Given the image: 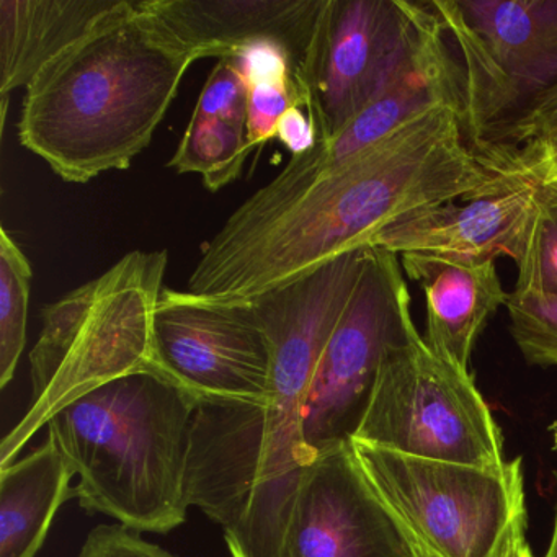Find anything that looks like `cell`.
I'll return each mask as SVG.
<instances>
[{"mask_svg": "<svg viewBox=\"0 0 557 557\" xmlns=\"http://www.w3.org/2000/svg\"><path fill=\"white\" fill-rule=\"evenodd\" d=\"M461 113L433 109L324 171L289 159L201 246L187 283L197 298L239 305L370 247L407 218L487 194Z\"/></svg>", "mask_w": 557, "mask_h": 557, "instance_id": "6da1fadb", "label": "cell"}, {"mask_svg": "<svg viewBox=\"0 0 557 557\" xmlns=\"http://www.w3.org/2000/svg\"><path fill=\"white\" fill-rule=\"evenodd\" d=\"M364 263V250H354L239 302L269 338V393L260 404L198 400L187 466L188 505L223 527L233 557H283L293 505L315 459L302 429L306 397Z\"/></svg>", "mask_w": 557, "mask_h": 557, "instance_id": "7a4b0ae2", "label": "cell"}, {"mask_svg": "<svg viewBox=\"0 0 557 557\" xmlns=\"http://www.w3.org/2000/svg\"><path fill=\"white\" fill-rule=\"evenodd\" d=\"M194 63L128 0L25 89L18 141L70 184L126 171L151 145Z\"/></svg>", "mask_w": 557, "mask_h": 557, "instance_id": "3957f363", "label": "cell"}, {"mask_svg": "<svg viewBox=\"0 0 557 557\" xmlns=\"http://www.w3.org/2000/svg\"><path fill=\"white\" fill-rule=\"evenodd\" d=\"M198 399L158 370L116 377L47 423L79 478L73 497L138 533L187 521V466Z\"/></svg>", "mask_w": 557, "mask_h": 557, "instance_id": "277c9868", "label": "cell"}, {"mask_svg": "<svg viewBox=\"0 0 557 557\" xmlns=\"http://www.w3.org/2000/svg\"><path fill=\"white\" fill-rule=\"evenodd\" d=\"M168 263V250H133L45 306L30 354L32 404L0 445V466L14 462L67 404L116 377L156 370L154 318Z\"/></svg>", "mask_w": 557, "mask_h": 557, "instance_id": "5b68a950", "label": "cell"}, {"mask_svg": "<svg viewBox=\"0 0 557 557\" xmlns=\"http://www.w3.org/2000/svg\"><path fill=\"white\" fill-rule=\"evenodd\" d=\"M351 445L377 494L432 556L521 557L530 547L521 458L479 468Z\"/></svg>", "mask_w": 557, "mask_h": 557, "instance_id": "8992f818", "label": "cell"}, {"mask_svg": "<svg viewBox=\"0 0 557 557\" xmlns=\"http://www.w3.org/2000/svg\"><path fill=\"white\" fill-rule=\"evenodd\" d=\"M465 77L472 152L557 89V0H430Z\"/></svg>", "mask_w": 557, "mask_h": 557, "instance_id": "52a82bcc", "label": "cell"}, {"mask_svg": "<svg viewBox=\"0 0 557 557\" xmlns=\"http://www.w3.org/2000/svg\"><path fill=\"white\" fill-rule=\"evenodd\" d=\"M355 442L397 455L498 468L504 438L471 374L417 334L387 355Z\"/></svg>", "mask_w": 557, "mask_h": 557, "instance_id": "ba28073f", "label": "cell"}, {"mask_svg": "<svg viewBox=\"0 0 557 557\" xmlns=\"http://www.w3.org/2000/svg\"><path fill=\"white\" fill-rule=\"evenodd\" d=\"M419 334L397 253L370 247L357 289L315 368L305 406V440L315 456L350 442L391 351Z\"/></svg>", "mask_w": 557, "mask_h": 557, "instance_id": "9c48e42d", "label": "cell"}, {"mask_svg": "<svg viewBox=\"0 0 557 557\" xmlns=\"http://www.w3.org/2000/svg\"><path fill=\"white\" fill-rule=\"evenodd\" d=\"M426 11L410 0H325L296 74L318 141L376 99L416 47Z\"/></svg>", "mask_w": 557, "mask_h": 557, "instance_id": "30bf717a", "label": "cell"}, {"mask_svg": "<svg viewBox=\"0 0 557 557\" xmlns=\"http://www.w3.org/2000/svg\"><path fill=\"white\" fill-rule=\"evenodd\" d=\"M156 370L198 400L260 404L269 393V338L244 305L164 288L154 318Z\"/></svg>", "mask_w": 557, "mask_h": 557, "instance_id": "8fae6325", "label": "cell"}, {"mask_svg": "<svg viewBox=\"0 0 557 557\" xmlns=\"http://www.w3.org/2000/svg\"><path fill=\"white\" fill-rule=\"evenodd\" d=\"M283 557H435L384 502L354 445L315 456L302 475Z\"/></svg>", "mask_w": 557, "mask_h": 557, "instance_id": "7c38bea8", "label": "cell"}, {"mask_svg": "<svg viewBox=\"0 0 557 557\" xmlns=\"http://www.w3.org/2000/svg\"><path fill=\"white\" fill-rule=\"evenodd\" d=\"M325 0H136L139 14L191 60L282 48L298 74Z\"/></svg>", "mask_w": 557, "mask_h": 557, "instance_id": "4fadbf2b", "label": "cell"}, {"mask_svg": "<svg viewBox=\"0 0 557 557\" xmlns=\"http://www.w3.org/2000/svg\"><path fill=\"white\" fill-rule=\"evenodd\" d=\"M429 4L416 47L376 99L337 136L318 141L292 161L306 171H324L381 141L433 109H465V77L448 35Z\"/></svg>", "mask_w": 557, "mask_h": 557, "instance_id": "5bb4252c", "label": "cell"}, {"mask_svg": "<svg viewBox=\"0 0 557 557\" xmlns=\"http://www.w3.org/2000/svg\"><path fill=\"white\" fill-rule=\"evenodd\" d=\"M533 198V182L498 175L494 190L407 218L381 233L370 247L397 256L420 252L471 260L505 256L515 262Z\"/></svg>", "mask_w": 557, "mask_h": 557, "instance_id": "9a60e30c", "label": "cell"}, {"mask_svg": "<svg viewBox=\"0 0 557 557\" xmlns=\"http://www.w3.org/2000/svg\"><path fill=\"white\" fill-rule=\"evenodd\" d=\"M404 273L425 296L426 334L433 354L469 373V360L488 319L507 305L495 260L456 259L435 253L400 256Z\"/></svg>", "mask_w": 557, "mask_h": 557, "instance_id": "2e32d148", "label": "cell"}, {"mask_svg": "<svg viewBox=\"0 0 557 557\" xmlns=\"http://www.w3.org/2000/svg\"><path fill=\"white\" fill-rule=\"evenodd\" d=\"M128 0H0V94L27 89Z\"/></svg>", "mask_w": 557, "mask_h": 557, "instance_id": "e0dca14e", "label": "cell"}, {"mask_svg": "<svg viewBox=\"0 0 557 557\" xmlns=\"http://www.w3.org/2000/svg\"><path fill=\"white\" fill-rule=\"evenodd\" d=\"M76 472L47 438L40 448L0 466V557H37Z\"/></svg>", "mask_w": 557, "mask_h": 557, "instance_id": "ac0fdd59", "label": "cell"}, {"mask_svg": "<svg viewBox=\"0 0 557 557\" xmlns=\"http://www.w3.org/2000/svg\"><path fill=\"white\" fill-rule=\"evenodd\" d=\"M239 63L249 86L247 99V143L260 148L276 138L280 120L293 107H305L301 87L296 81L292 58L276 47H257Z\"/></svg>", "mask_w": 557, "mask_h": 557, "instance_id": "d6986e66", "label": "cell"}, {"mask_svg": "<svg viewBox=\"0 0 557 557\" xmlns=\"http://www.w3.org/2000/svg\"><path fill=\"white\" fill-rule=\"evenodd\" d=\"M250 151L246 123L191 115L169 168L198 174L208 190L218 191L239 178Z\"/></svg>", "mask_w": 557, "mask_h": 557, "instance_id": "ffe728a7", "label": "cell"}, {"mask_svg": "<svg viewBox=\"0 0 557 557\" xmlns=\"http://www.w3.org/2000/svg\"><path fill=\"white\" fill-rule=\"evenodd\" d=\"M30 262L8 227L0 230V387L4 389L17 371L27 344L30 306Z\"/></svg>", "mask_w": 557, "mask_h": 557, "instance_id": "44dd1931", "label": "cell"}, {"mask_svg": "<svg viewBox=\"0 0 557 557\" xmlns=\"http://www.w3.org/2000/svg\"><path fill=\"white\" fill-rule=\"evenodd\" d=\"M513 292L557 295V184H534Z\"/></svg>", "mask_w": 557, "mask_h": 557, "instance_id": "7402d4cb", "label": "cell"}, {"mask_svg": "<svg viewBox=\"0 0 557 557\" xmlns=\"http://www.w3.org/2000/svg\"><path fill=\"white\" fill-rule=\"evenodd\" d=\"M510 332L524 360L557 367V295L508 293Z\"/></svg>", "mask_w": 557, "mask_h": 557, "instance_id": "603a6c76", "label": "cell"}, {"mask_svg": "<svg viewBox=\"0 0 557 557\" xmlns=\"http://www.w3.org/2000/svg\"><path fill=\"white\" fill-rule=\"evenodd\" d=\"M249 86L236 60H220L208 76L194 116H216L246 123Z\"/></svg>", "mask_w": 557, "mask_h": 557, "instance_id": "cb8c5ba5", "label": "cell"}, {"mask_svg": "<svg viewBox=\"0 0 557 557\" xmlns=\"http://www.w3.org/2000/svg\"><path fill=\"white\" fill-rule=\"evenodd\" d=\"M79 557H175L158 544L149 543L125 524H99L90 531Z\"/></svg>", "mask_w": 557, "mask_h": 557, "instance_id": "d4e9b609", "label": "cell"}, {"mask_svg": "<svg viewBox=\"0 0 557 557\" xmlns=\"http://www.w3.org/2000/svg\"><path fill=\"white\" fill-rule=\"evenodd\" d=\"M485 171L515 181L557 184V138L492 162Z\"/></svg>", "mask_w": 557, "mask_h": 557, "instance_id": "484cf974", "label": "cell"}, {"mask_svg": "<svg viewBox=\"0 0 557 557\" xmlns=\"http://www.w3.org/2000/svg\"><path fill=\"white\" fill-rule=\"evenodd\" d=\"M305 107H293L280 120L276 138L286 146L292 156L302 154L318 143V128Z\"/></svg>", "mask_w": 557, "mask_h": 557, "instance_id": "4316f807", "label": "cell"}, {"mask_svg": "<svg viewBox=\"0 0 557 557\" xmlns=\"http://www.w3.org/2000/svg\"><path fill=\"white\" fill-rule=\"evenodd\" d=\"M544 557H557V505L556 518H554L553 536H550L549 547H547L546 556Z\"/></svg>", "mask_w": 557, "mask_h": 557, "instance_id": "83f0119b", "label": "cell"}, {"mask_svg": "<svg viewBox=\"0 0 557 557\" xmlns=\"http://www.w3.org/2000/svg\"><path fill=\"white\" fill-rule=\"evenodd\" d=\"M549 109H550V113H553V119L556 120V123H557V89L553 90V92H550Z\"/></svg>", "mask_w": 557, "mask_h": 557, "instance_id": "f1b7e54d", "label": "cell"}, {"mask_svg": "<svg viewBox=\"0 0 557 557\" xmlns=\"http://www.w3.org/2000/svg\"><path fill=\"white\" fill-rule=\"evenodd\" d=\"M550 432H553L554 445H556L557 448V420L550 425Z\"/></svg>", "mask_w": 557, "mask_h": 557, "instance_id": "f546056e", "label": "cell"}, {"mask_svg": "<svg viewBox=\"0 0 557 557\" xmlns=\"http://www.w3.org/2000/svg\"><path fill=\"white\" fill-rule=\"evenodd\" d=\"M521 557H534L533 553H531V547H528V549L524 550L523 554H521Z\"/></svg>", "mask_w": 557, "mask_h": 557, "instance_id": "4dcf8cb0", "label": "cell"}]
</instances>
